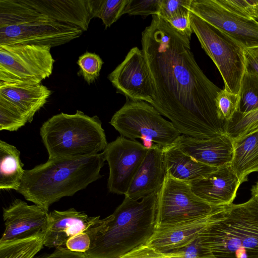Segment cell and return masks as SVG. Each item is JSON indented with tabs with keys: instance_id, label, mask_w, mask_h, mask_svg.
<instances>
[{
	"instance_id": "1",
	"label": "cell",
	"mask_w": 258,
	"mask_h": 258,
	"mask_svg": "<svg viewBox=\"0 0 258 258\" xmlns=\"http://www.w3.org/2000/svg\"><path fill=\"white\" fill-rule=\"evenodd\" d=\"M141 43L153 85L151 105L183 135L207 140L225 134L215 104L221 89L197 64L190 40L153 15Z\"/></svg>"
},
{
	"instance_id": "2",
	"label": "cell",
	"mask_w": 258,
	"mask_h": 258,
	"mask_svg": "<svg viewBox=\"0 0 258 258\" xmlns=\"http://www.w3.org/2000/svg\"><path fill=\"white\" fill-rule=\"evenodd\" d=\"M158 192L140 200L124 198L112 214L101 219L88 235V258H120L145 244L156 227Z\"/></svg>"
},
{
	"instance_id": "3",
	"label": "cell",
	"mask_w": 258,
	"mask_h": 258,
	"mask_svg": "<svg viewBox=\"0 0 258 258\" xmlns=\"http://www.w3.org/2000/svg\"><path fill=\"white\" fill-rule=\"evenodd\" d=\"M105 161L103 152L84 157L48 159L25 170L17 191L48 211L50 205L61 198L73 196L101 178L100 171Z\"/></svg>"
},
{
	"instance_id": "4",
	"label": "cell",
	"mask_w": 258,
	"mask_h": 258,
	"mask_svg": "<svg viewBox=\"0 0 258 258\" xmlns=\"http://www.w3.org/2000/svg\"><path fill=\"white\" fill-rule=\"evenodd\" d=\"M199 238L207 258H258V197L229 205Z\"/></svg>"
},
{
	"instance_id": "5",
	"label": "cell",
	"mask_w": 258,
	"mask_h": 258,
	"mask_svg": "<svg viewBox=\"0 0 258 258\" xmlns=\"http://www.w3.org/2000/svg\"><path fill=\"white\" fill-rule=\"evenodd\" d=\"M40 134L49 159L96 155L108 144L99 117L80 110L52 116L42 124Z\"/></svg>"
},
{
	"instance_id": "6",
	"label": "cell",
	"mask_w": 258,
	"mask_h": 258,
	"mask_svg": "<svg viewBox=\"0 0 258 258\" xmlns=\"http://www.w3.org/2000/svg\"><path fill=\"white\" fill-rule=\"evenodd\" d=\"M80 28L42 17L25 0H0V45L64 44L79 37Z\"/></svg>"
},
{
	"instance_id": "7",
	"label": "cell",
	"mask_w": 258,
	"mask_h": 258,
	"mask_svg": "<svg viewBox=\"0 0 258 258\" xmlns=\"http://www.w3.org/2000/svg\"><path fill=\"white\" fill-rule=\"evenodd\" d=\"M112 116L110 124L121 136L132 140L140 139L163 148L173 144L181 134L171 121L165 119L150 104L128 98Z\"/></svg>"
},
{
	"instance_id": "8",
	"label": "cell",
	"mask_w": 258,
	"mask_h": 258,
	"mask_svg": "<svg viewBox=\"0 0 258 258\" xmlns=\"http://www.w3.org/2000/svg\"><path fill=\"white\" fill-rule=\"evenodd\" d=\"M190 19L193 33L218 69L224 89L239 95L245 72L244 49L228 35L191 13Z\"/></svg>"
},
{
	"instance_id": "9",
	"label": "cell",
	"mask_w": 258,
	"mask_h": 258,
	"mask_svg": "<svg viewBox=\"0 0 258 258\" xmlns=\"http://www.w3.org/2000/svg\"><path fill=\"white\" fill-rule=\"evenodd\" d=\"M51 47L31 44L0 45V82L41 83L52 74Z\"/></svg>"
},
{
	"instance_id": "10",
	"label": "cell",
	"mask_w": 258,
	"mask_h": 258,
	"mask_svg": "<svg viewBox=\"0 0 258 258\" xmlns=\"http://www.w3.org/2000/svg\"><path fill=\"white\" fill-rule=\"evenodd\" d=\"M225 206L210 204L193 192L190 182L166 174L158 192L156 229L197 219Z\"/></svg>"
},
{
	"instance_id": "11",
	"label": "cell",
	"mask_w": 258,
	"mask_h": 258,
	"mask_svg": "<svg viewBox=\"0 0 258 258\" xmlns=\"http://www.w3.org/2000/svg\"><path fill=\"white\" fill-rule=\"evenodd\" d=\"M190 11L244 49L258 46V22L237 12L221 0H192Z\"/></svg>"
},
{
	"instance_id": "12",
	"label": "cell",
	"mask_w": 258,
	"mask_h": 258,
	"mask_svg": "<svg viewBox=\"0 0 258 258\" xmlns=\"http://www.w3.org/2000/svg\"><path fill=\"white\" fill-rule=\"evenodd\" d=\"M148 150L139 142L121 136L107 144L103 153L109 166L107 187L109 192L126 194Z\"/></svg>"
},
{
	"instance_id": "13",
	"label": "cell",
	"mask_w": 258,
	"mask_h": 258,
	"mask_svg": "<svg viewBox=\"0 0 258 258\" xmlns=\"http://www.w3.org/2000/svg\"><path fill=\"white\" fill-rule=\"evenodd\" d=\"M116 92L126 98L151 104L153 89L142 49L132 48L124 60L108 76Z\"/></svg>"
},
{
	"instance_id": "14",
	"label": "cell",
	"mask_w": 258,
	"mask_h": 258,
	"mask_svg": "<svg viewBox=\"0 0 258 258\" xmlns=\"http://www.w3.org/2000/svg\"><path fill=\"white\" fill-rule=\"evenodd\" d=\"M3 220L5 230L0 245L45 235L51 225L48 211L35 204L29 205L20 199L15 200L3 208Z\"/></svg>"
},
{
	"instance_id": "15",
	"label": "cell",
	"mask_w": 258,
	"mask_h": 258,
	"mask_svg": "<svg viewBox=\"0 0 258 258\" xmlns=\"http://www.w3.org/2000/svg\"><path fill=\"white\" fill-rule=\"evenodd\" d=\"M228 206L197 219L157 228L145 244L163 253L176 250L194 241L210 225L221 218Z\"/></svg>"
},
{
	"instance_id": "16",
	"label": "cell",
	"mask_w": 258,
	"mask_h": 258,
	"mask_svg": "<svg viewBox=\"0 0 258 258\" xmlns=\"http://www.w3.org/2000/svg\"><path fill=\"white\" fill-rule=\"evenodd\" d=\"M173 144L197 161L217 168L230 165L233 158V142L226 134L207 140L181 135Z\"/></svg>"
},
{
	"instance_id": "17",
	"label": "cell",
	"mask_w": 258,
	"mask_h": 258,
	"mask_svg": "<svg viewBox=\"0 0 258 258\" xmlns=\"http://www.w3.org/2000/svg\"><path fill=\"white\" fill-rule=\"evenodd\" d=\"M190 183L197 196L215 206L233 204L241 184L230 165L219 168L206 177Z\"/></svg>"
},
{
	"instance_id": "18",
	"label": "cell",
	"mask_w": 258,
	"mask_h": 258,
	"mask_svg": "<svg viewBox=\"0 0 258 258\" xmlns=\"http://www.w3.org/2000/svg\"><path fill=\"white\" fill-rule=\"evenodd\" d=\"M51 225L45 234L44 246L49 248L61 247L71 237L86 232L87 234L98 224L100 216L88 217L84 212L74 208L50 212Z\"/></svg>"
},
{
	"instance_id": "19",
	"label": "cell",
	"mask_w": 258,
	"mask_h": 258,
	"mask_svg": "<svg viewBox=\"0 0 258 258\" xmlns=\"http://www.w3.org/2000/svg\"><path fill=\"white\" fill-rule=\"evenodd\" d=\"M165 176L162 147L155 145L148 149L124 196L140 200L158 192Z\"/></svg>"
},
{
	"instance_id": "20",
	"label": "cell",
	"mask_w": 258,
	"mask_h": 258,
	"mask_svg": "<svg viewBox=\"0 0 258 258\" xmlns=\"http://www.w3.org/2000/svg\"><path fill=\"white\" fill-rule=\"evenodd\" d=\"M43 17L74 25L86 31L93 19L89 0H25Z\"/></svg>"
},
{
	"instance_id": "21",
	"label": "cell",
	"mask_w": 258,
	"mask_h": 258,
	"mask_svg": "<svg viewBox=\"0 0 258 258\" xmlns=\"http://www.w3.org/2000/svg\"><path fill=\"white\" fill-rule=\"evenodd\" d=\"M51 94V91L41 83L0 82V101L18 109L29 123Z\"/></svg>"
},
{
	"instance_id": "22",
	"label": "cell",
	"mask_w": 258,
	"mask_h": 258,
	"mask_svg": "<svg viewBox=\"0 0 258 258\" xmlns=\"http://www.w3.org/2000/svg\"><path fill=\"white\" fill-rule=\"evenodd\" d=\"M162 150L166 174L177 180L190 182L204 178L218 169L197 161L174 144Z\"/></svg>"
},
{
	"instance_id": "23",
	"label": "cell",
	"mask_w": 258,
	"mask_h": 258,
	"mask_svg": "<svg viewBox=\"0 0 258 258\" xmlns=\"http://www.w3.org/2000/svg\"><path fill=\"white\" fill-rule=\"evenodd\" d=\"M233 142L230 165L242 184L249 174L258 172V131Z\"/></svg>"
},
{
	"instance_id": "24",
	"label": "cell",
	"mask_w": 258,
	"mask_h": 258,
	"mask_svg": "<svg viewBox=\"0 0 258 258\" xmlns=\"http://www.w3.org/2000/svg\"><path fill=\"white\" fill-rule=\"evenodd\" d=\"M20 152L16 147L0 141V189L17 191L25 173Z\"/></svg>"
},
{
	"instance_id": "25",
	"label": "cell",
	"mask_w": 258,
	"mask_h": 258,
	"mask_svg": "<svg viewBox=\"0 0 258 258\" xmlns=\"http://www.w3.org/2000/svg\"><path fill=\"white\" fill-rule=\"evenodd\" d=\"M45 235L0 245V258H34L44 246Z\"/></svg>"
},
{
	"instance_id": "26",
	"label": "cell",
	"mask_w": 258,
	"mask_h": 258,
	"mask_svg": "<svg viewBox=\"0 0 258 258\" xmlns=\"http://www.w3.org/2000/svg\"><path fill=\"white\" fill-rule=\"evenodd\" d=\"M258 131V108L247 113L237 111L225 123V133L233 141L242 139Z\"/></svg>"
},
{
	"instance_id": "27",
	"label": "cell",
	"mask_w": 258,
	"mask_h": 258,
	"mask_svg": "<svg viewBox=\"0 0 258 258\" xmlns=\"http://www.w3.org/2000/svg\"><path fill=\"white\" fill-rule=\"evenodd\" d=\"M93 18H100L105 29L110 27L122 15L128 0H89Z\"/></svg>"
},
{
	"instance_id": "28",
	"label": "cell",
	"mask_w": 258,
	"mask_h": 258,
	"mask_svg": "<svg viewBox=\"0 0 258 258\" xmlns=\"http://www.w3.org/2000/svg\"><path fill=\"white\" fill-rule=\"evenodd\" d=\"M239 96V112L245 113L258 108V76L245 72Z\"/></svg>"
},
{
	"instance_id": "29",
	"label": "cell",
	"mask_w": 258,
	"mask_h": 258,
	"mask_svg": "<svg viewBox=\"0 0 258 258\" xmlns=\"http://www.w3.org/2000/svg\"><path fill=\"white\" fill-rule=\"evenodd\" d=\"M240 101L239 95L229 92L224 89L217 94L215 104L219 119L227 122L230 121L238 111Z\"/></svg>"
},
{
	"instance_id": "30",
	"label": "cell",
	"mask_w": 258,
	"mask_h": 258,
	"mask_svg": "<svg viewBox=\"0 0 258 258\" xmlns=\"http://www.w3.org/2000/svg\"><path fill=\"white\" fill-rule=\"evenodd\" d=\"M77 63L78 74L90 85L99 77L103 61L98 54L86 52L79 57Z\"/></svg>"
},
{
	"instance_id": "31",
	"label": "cell",
	"mask_w": 258,
	"mask_h": 258,
	"mask_svg": "<svg viewBox=\"0 0 258 258\" xmlns=\"http://www.w3.org/2000/svg\"><path fill=\"white\" fill-rule=\"evenodd\" d=\"M28 122L26 117L14 106L0 101V131H18Z\"/></svg>"
},
{
	"instance_id": "32",
	"label": "cell",
	"mask_w": 258,
	"mask_h": 258,
	"mask_svg": "<svg viewBox=\"0 0 258 258\" xmlns=\"http://www.w3.org/2000/svg\"><path fill=\"white\" fill-rule=\"evenodd\" d=\"M162 0H128L123 15L148 16L158 15Z\"/></svg>"
},
{
	"instance_id": "33",
	"label": "cell",
	"mask_w": 258,
	"mask_h": 258,
	"mask_svg": "<svg viewBox=\"0 0 258 258\" xmlns=\"http://www.w3.org/2000/svg\"><path fill=\"white\" fill-rule=\"evenodd\" d=\"M192 0H162L158 15L162 19L167 21L173 17L188 11Z\"/></svg>"
},
{
	"instance_id": "34",
	"label": "cell",
	"mask_w": 258,
	"mask_h": 258,
	"mask_svg": "<svg viewBox=\"0 0 258 258\" xmlns=\"http://www.w3.org/2000/svg\"><path fill=\"white\" fill-rule=\"evenodd\" d=\"M237 12L258 22V0H221Z\"/></svg>"
},
{
	"instance_id": "35",
	"label": "cell",
	"mask_w": 258,
	"mask_h": 258,
	"mask_svg": "<svg viewBox=\"0 0 258 258\" xmlns=\"http://www.w3.org/2000/svg\"><path fill=\"white\" fill-rule=\"evenodd\" d=\"M165 253L171 258H207L201 246L199 237L187 245Z\"/></svg>"
},
{
	"instance_id": "36",
	"label": "cell",
	"mask_w": 258,
	"mask_h": 258,
	"mask_svg": "<svg viewBox=\"0 0 258 258\" xmlns=\"http://www.w3.org/2000/svg\"><path fill=\"white\" fill-rule=\"evenodd\" d=\"M190 15V11L183 12L166 21L174 29L190 40L193 33L191 25Z\"/></svg>"
},
{
	"instance_id": "37",
	"label": "cell",
	"mask_w": 258,
	"mask_h": 258,
	"mask_svg": "<svg viewBox=\"0 0 258 258\" xmlns=\"http://www.w3.org/2000/svg\"><path fill=\"white\" fill-rule=\"evenodd\" d=\"M91 244L89 235L86 232L75 235L68 240L66 247L69 250L85 253L88 250Z\"/></svg>"
},
{
	"instance_id": "38",
	"label": "cell",
	"mask_w": 258,
	"mask_h": 258,
	"mask_svg": "<svg viewBox=\"0 0 258 258\" xmlns=\"http://www.w3.org/2000/svg\"><path fill=\"white\" fill-rule=\"evenodd\" d=\"M120 258H171L165 253L158 251L143 244Z\"/></svg>"
},
{
	"instance_id": "39",
	"label": "cell",
	"mask_w": 258,
	"mask_h": 258,
	"mask_svg": "<svg viewBox=\"0 0 258 258\" xmlns=\"http://www.w3.org/2000/svg\"><path fill=\"white\" fill-rule=\"evenodd\" d=\"M245 72L258 76V46L244 50Z\"/></svg>"
},
{
	"instance_id": "40",
	"label": "cell",
	"mask_w": 258,
	"mask_h": 258,
	"mask_svg": "<svg viewBox=\"0 0 258 258\" xmlns=\"http://www.w3.org/2000/svg\"><path fill=\"white\" fill-rule=\"evenodd\" d=\"M34 258H88L83 252L73 251L62 246L55 248L50 253L42 254Z\"/></svg>"
},
{
	"instance_id": "41",
	"label": "cell",
	"mask_w": 258,
	"mask_h": 258,
	"mask_svg": "<svg viewBox=\"0 0 258 258\" xmlns=\"http://www.w3.org/2000/svg\"><path fill=\"white\" fill-rule=\"evenodd\" d=\"M251 195H255L258 197V180L254 185L251 189Z\"/></svg>"
}]
</instances>
